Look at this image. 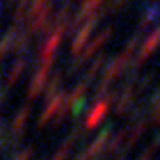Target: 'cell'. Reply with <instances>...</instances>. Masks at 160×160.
<instances>
[{"mask_svg": "<svg viewBox=\"0 0 160 160\" xmlns=\"http://www.w3.org/2000/svg\"><path fill=\"white\" fill-rule=\"evenodd\" d=\"M130 103H133V89H126L121 94V98H119V112H123Z\"/></svg>", "mask_w": 160, "mask_h": 160, "instance_id": "cell-10", "label": "cell"}, {"mask_svg": "<svg viewBox=\"0 0 160 160\" xmlns=\"http://www.w3.org/2000/svg\"><path fill=\"white\" fill-rule=\"evenodd\" d=\"M135 46H137V37H133L130 39V43L126 48L121 50V53L114 57V60L110 62V67L105 69V76H103V80H105V85H110L112 80H117L119 76H121V71L126 69V64L130 62V55H133V50H135Z\"/></svg>", "mask_w": 160, "mask_h": 160, "instance_id": "cell-1", "label": "cell"}, {"mask_svg": "<svg viewBox=\"0 0 160 160\" xmlns=\"http://www.w3.org/2000/svg\"><path fill=\"white\" fill-rule=\"evenodd\" d=\"M62 34H64V25H57L53 30V34L48 37V41L43 43V50H41V64L43 67H50V62H53V57L57 53V46L62 41Z\"/></svg>", "mask_w": 160, "mask_h": 160, "instance_id": "cell-3", "label": "cell"}, {"mask_svg": "<svg viewBox=\"0 0 160 160\" xmlns=\"http://www.w3.org/2000/svg\"><path fill=\"white\" fill-rule=\"evenodd\" d=\"M101 5H103V0H85V2H82V9H80V14H78V21H82L85 16H89L92 12H96Z\"/></svg>", "mask_w": 160, "mask_h": 160, "instance_id": "cell-8", "label": "cell"}, {"mask_svg": "<svg viewBox=\"0 0 160 160\" xmlns=\"http://www.w3.org/2000/svg\"><path fill=\"white\" fill-rule=\"evenodd\" d=\"M48 71H50V67H43V64H39L37 73H34L32 80H30L28 96H39V94H41V89H43V87H46V82H48Z\"/></svg>", "mask_w": 160, "mask_h": 160, "instance_id": "cell-4", "label": "cell"}, {"mask_svg": "<svg viewBox=\"0 0 160 160\" xmlns=\"http://www.w3.org/2000/svg\"><path fill=\"white\" fill-rule=\"evenodd\" d=\"M158 14H160V12L156 9V7H151V9H147V16L142 18V23L147 25V23H151V21H156V18H158Z\"/></svg>", "mask_w": 160, "mask_h": 160, "instance_id": "cell-11", "label": "cell"}, {"mask_svg": "<svg viewBox=\"0 0 160 160\" xmlns=\"http://www.w3.org/2000/svg\"><path fill=\"white\" fill-rule=\"evenodd\" d=\"M108 110H110V98H108V101H105V98H101L98 103L94 105L92 114L87 117V126H89V128H94V126H96V123H98V121H101V119H103L105 114H108Z\"/></svg>", "mask_w": 160, "mask_h": 160, "instance_id": "cell-7", "label": "cell"}, {"mask_svg": "<svg viewBox=\"0 0 160 160\" xmlns=\"http://www.w3.org/2000/svg\"><path fill=\"white\" fill-rule=\"evenodd\" d=\"M158 46H160V25H158L156 30H153V32H151L149 37H147V41L142 43L140 53H137V64H140V62H144L147 57H151V53H153V50H156Z\"/></svg>", "mask_w": 160, "mask_h": 160, "instance_id": "cell-5", "label": "cell"}, {"mask_svg": "<svg viewBox=\"0 0 160 160\" xmlns=\"http://www.w3.org/2000/svg\"><path fill=\"white\" fill-rule=\"evenodd\" d=\"M110 37H112V30L108 28V30H103V32H101V34H98V37L94 39L92 43H87V48L82 50V53H80V60H89L92 55H96V53H98V48L103 46V43L110 39Z\"/></svg>", "mask_w": 160, "mask_h": 160, "instance_id": "cell-6", "label": "cell"}, {"mask_svg": "<svg viewBox=\"0 0 160 160\" xmlns=\"http://www.w3.org/2000/svg\"><path fill=\"white\" fill-rule=\"evenodd\" d=\"M23 67H25V60L21 57L18 62H14V67L9 69V73H7V85H14L18 80V76L23 73Z\"/></svg>", "mask_w": 160, "mask_h": 160, "instance_id": "cell-9", "label": "cell"}, {"mask_svg": "<svg viewBox=\"0 0 160 160\" xmlns=\"http://www.w3.org/2000/svg\"><path fill=\"white\" fill-rule=\"evenodd\" d=\"M94 25H96V16H92V18L76 32L73 41H71V53H73V55L80 57V53L87 48V43H89V39H92V32H94Z\"/></svg>", "mask_w": 160, "mask_h": 160, "instance_id": "cell-2", "label": "cell"}]
</instances>
